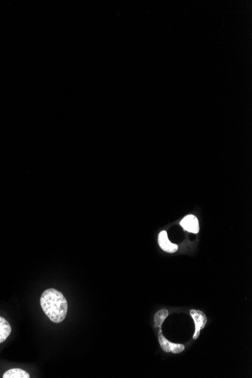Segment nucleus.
<instances>
[{
	"label": "nucleus",
	"instance_id": "f257e3e1",
	"mask_svg": "<svg viewBox=\"0 0 252 378\" xmlns=\"http://www.w3.org/2000/svg\"><path fill=\"white\" fill-rule=\"evenodd\" d=\"M40 305L47 317L55 323H61L68 314V303L62 293L55 289L42 292Z\"/></svg>",
	"mask_w": 252,
	"mask_h": 378
},
{
	"label": "nucleus",
	"instance_id": "f03ea898",
	"mask_svg": "<svg viewBox=\"0 0 252 378\" xmlns=\"http://www.w3.org/2000/svg\"><path fill=\"white\" fill-rule=\"evenodd\" d=\"M190 315L193 318L195 322V333L193 335V339H197L200 335V331L204 329L207 323V317L204 312L200 310H196V309H191L190 310Z\"/></svg>",
	"mask_w": 252,
	"mask_h": 378
},
{
	"label": "nucleus",
	"instance_id": "7ed1b4c3",
	"mask_svg": "<svg viewBox=\"0 0 252 378\" xmlns=\"http://www.w3.org/2000/svg\"><path fill=\"white\" fill-rule=\"evenodd\" d=\"M159 341L161 348L162 350L165 351L166 353H180L184 350L185 346L183 344H179V343H174L169 341L162 335V331H159Z\"/></svg>",
	"mask_w": 252,
	"mask_h": 378
},
{
	"label": "nucleus",
	"instance_id": "20e7f679",
	"mask_svg": "<svg viewBox=\"0 0 252 378\" xmlns=\"http://www.w3.org/2000/svg\"><path fill=\"white\" fill-rule=\"evenodd\" d=\"M180 226L184 230L192 233H198L199 232V221L194 215H186L185 218L181 220L180 223Z\"/></svg>",
	"mask_w": 252,
	"mask_h": 378
},
{
	"label": "nucleus",
	"instance_id": "39448f33",
	"mask_svg": "<svg viewBox=\"0 0 252 378\" xmlns=\"http://www.w3.org/2000/svg\"><path fill=\"white\" fill-rule=\"evenodd\" d=\"M158 242H159L161 249L165 252H169V253L176 252L179 249V246L176 244L172 243L169 241L166 231H161L160 233L159 234V237H158Z\"/></svg>",
	"mask_w": 252,
	"mask_h": 378
},
{
	"label": "nucleus",
	"instance_id": "423d86ee",
	"mask_svg": "<svg viewBox=\"0 0 252 378\" xmlns=\"http://www.w3.org/2000/svg\"><path fill=\"white\" fill-rule=\"evenodd\" d=\"M11 328L6 319L0 316V343H3L11 334Z\"/></svg>",
	"mask_w": 252,
	"mask_h": 378
},
{
	"label": "nucleus",
	"instance_id": "0eeeda50",
	"mask_svg": "<svg viewBox=\"0 0 252 378\" xmlns=\"http://www.w3.org/2000/svg\"><path fill=\"white\" fill-rule=\"evenodd\" d=\"M3 378H30L29 374L25 371L22 370L20 369H12L10 370L7 371L5 374H4Z\"/></svg>",
	"mask_w": 252,
	"mask_h": 378
},
{
	"label": "nucleus",
	"instance_id": "6e6552de",
	"mask_svg": "<svg viewBox=\"0 0 252 378\" xmlns=\"http://www.w3.org/2000/svg\"><path fill=\"white\" fill-rule=\"evenodd\" d=\"M168 316H169V311L167 309H161L158 311L154 316L155 325L159 328L162 327V323L166 320Z\"/></svg>",
	"mask_w": 252,
	"mask_h": 378
}]
</instances>
